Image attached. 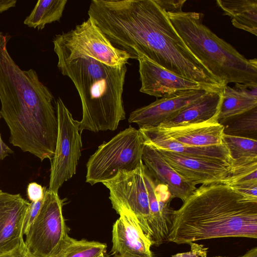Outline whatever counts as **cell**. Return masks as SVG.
Returning a JSON list of instances; mask_svg holds the SVG:
<instances>
[{
  "instance_id": "obj_1",
  "label": "cell",
  "mask_w": 257,
  "mask_h": 257,
  "mask_svg": "<svg viewBox=\"0 0 257 257\" xmlns=\"http://www.w3.org/2000/svg\"><path fill=\"white\" fill-rule=\"evenodd\" d=\"M95 22L115 47L134 59L145 56L208 91L225 86L190 51L157 0H106Z\"/></svg>"
},
{
  "instance_id": "obj_2",
  "label": "cell",
  "mask_w": 257,
  "mask_h": 257,
  "mask_svg": "<svg viewBox=\"0 0 257 257\" xmlns=\"http://www.w3.org/2000/svg\"><path fill=\"white\" fill-rule=\"evenodd\" d=\"M11 36L0 32V114L11 144L40 159L53 155L58 132L54 97L33 69L22 70L10 55Z\"/></svg>"
},
{
  "instance_id": "obj_3",
  "label": "cell",
  "mask_w": 257,
  "mask_h": 257,
  "mask_svg": "<svg viewBox=\"0 0 257 257\" xmlns=\"http://www.w3.org/2000/svg\"><path fill=\"white\" fill-rule=\"evenodd\" d=\"M230 237L257 238V200L216 183L197 188L175 210L168 242L189 244Z\"/></svg>"
},
{
  "instance_id": "obj_4",
  "label": "cell",
  "mask_w": 257,
  "mask_h": 257,
  "mask_svg": "<svg viewBox=\"0 0 257 257\" xmlns=\"http://www.w3.org/2000/svg\"><path fill=\"white\" fill-rule=\"evenodd\" d=\"M57 67L79 95L82 117L79 131H114L125 118L122 99L126 65L110 66L90 57L58 58Z\"/></svg>"
},
{
  "instance_id": "obj_5",
  "label": "cell",
  "mask_w": 257,
  "mask_h": 257,
  "mask_svg": "<svg viewBox=\"0 0 257 257\" xmlns=\"http://www.w3.org/2000/svg\"><path fill=\"white\" fill-rule=\"evenodd\" d=\"M165 11L190 51L225 86H257L256 59H246L218 37L203 24L202 13L183 12L182 6Z\"/></svg>"
},
{
  "instance_id": "obj_6",
  "label": "cell",
  "mask_w": 257,
  "mask_h": 257,
  "mask_svg": "<svg viewBox=\"0 0 257 257\" xmlns=\"http://www.w3.org/2000/svg\"><path fill=\"white\" fill-rule=\"evenodd\" d=\"M145 144L139 131L130 126L104 142L89 158L86 182L91 185L110 180L120 171H132L142 162Z\"/></svg>"
},
{
  "instance_id": "obj_7",
  "label": "cell",
  "mask_w": 257,
  "mask_h": 257,
  "mask_svg": "<svg viewBox=\"0 0 257 257\" xmlns=\"http://www.w3.org/2000/svg\"><path fill=\"white\" fill-rule=\"evenodd\" d=\"M57 58L72 60L90 57L110 66L126 65L133 56L115 47L92 20L89 18L67 32L53 39Z\"/></svg>"
},
{
  "instance_id": "obj_8",
  "label": "cell",
  "mask_w": 257,
  "mask_h": 257,
  "mask_svg": "<svg viewBox=\"0 0 257 257\" xmlns=\"http://www.w3.org/2000/svg\"><path fill=\"white\" fill-rule=\"evenodd\" d=\"M63 205L58 193L46 188L41 209L25 235V243L34 257H57L67 241Z\"/></svg>"
},
{
  "instance_id": "obj_9",
  "label": "cell",
  "mask_w": 257,
  "mask_h": 257,
  "mask_svg": "<svg viewBox=\"0 0 257 257\" xmlns=\"http://www.w3.org/2000/svg\"><path fill=\"white\" fill-rule=\"evenodd\" d=\"M58 122L57 141L51 162L48 189L58 193L64 182L76 174L82 147L79 121L73 118L63 100L56 101Z\"/></svg>"
},
{
  "instance_id": "obj_10",
  "label": "cell",
  "mask_w": 257,
  "mask_h": 257,
  "mask_svg": "<svg viewBox=\"0 0 257 257\" xmlns=\"http://www.w3.org/2000/svg\"><path fill=\"white\" fill-rule=\"evenodd\" d=\"M146 169L142 161L136 169L129 172L120 171L115 177L102 183L109 191V198L112 208L118 214L123 209L130 211L150 241L149 199L145 180Z\"/></svg>"
},
{
  "instance_id": "obj_11",
  "label": "cell",
  "mask_w": 257,
  "mask_h": 257,
  "mask_svg": "<svg viewBox=\"0 0 257 257\" xmlns=\"http://www.w3.org/2000/svg\"><path fill=\"white\" fill-rule=\"evenodd\" d=\"M157 150L176 172L195 185L227 184L232 167L227 163L191 158L170 151Z\"/></svg>"
},
{
  "instance_id": "obj_12",
  "label": "cell",
  "mask_w": 257,
  "mask_h": 257,
  "mask_svg": "<svg viewBox=\"0 0 257 257\" xmlns=\"http://www.w3.org/2000/svg\"><path fill=\"white\" fill-rule=\"evenodd\" d=\"M145 180L149 199L150 242L159 246L168 242L175 210L170 206L173 198L167 186L154 180L147 168Z\"/></svg>"
},
{
  "instance_id": "obj_13",
  "label": "cell",
  "mask_w": 257,
  "mask_h": 257,
  "mask_svg": "<svg viewBox=\"0 0 257 257\" xmlns=\"http://www.w3.org/2000/svg\"><path fill=\"white\" fill-rule=\"evenodd\" d=\"M138 60L142 93L162 98L182 91L205 89L198 83L176 75L145 56Z\"/></svg>"
},
{
  "instance_id": "obj_14",
  "label": "cell",
  "mask_w": 257,
  "mask_h": 257,
  "mask_svg": "<svg viewBox=\"0 0 257 257\" xmlns=\"http://www.w3.org/2000/svg\"><path fill=\"white\" fill-rule=\"evenodd\" d=\"M207 92L209 91L205 89L192 90L162 97L132 111L128 121L138 124L139 128L158 127Z\"/></svg>"
},
{
  "instance_id": "obj_15",
  "label": "cell",
  "mask_w": 257,
  "mask_h": 257,
  "mask_svg": "<svg viewBox=\"0 0 257 257\" xmlns=\"http://www.w3.org/2000/svg\"><path fill=\"white\" fill-rule=\"evenodd\" d=\"M112 230L113 257H153L152 244L143 232L137 219L129 211L122 210Z\"/></svg>"
},
{
  "instance_id": "obj_16",
  "label": "cell",
  "mask_w": 257,
  "mask_h": 257,
  "mask_svg": "<svg viewBox=\"0 0 257 257\" xmlns=\"http://www.w3.org/2000/svg\"><path fill=\"white\" fill-rule=\"evenodd\" d=\"M29 205L20 194L0 190V254L24 241L23 222Z\"/></svg>"
},
{
  "instance_id": "obj_17",
  "label": "cell",
  "mask_w": 257,
  "mask_h": 257,
  "mask_svg": "<svg viewBox=\"0 0 257 257\" xmlns=\"http://www.w3.org/2000/svg\"><path fill=\"white\" fill-rule=\"evenodd\" d=\"M139 130L144 144L155 149L170 151L191 158L221 161L231 166L229 151L224 144L206 147L190 146L168 137L157 127L140 128Z\"/></svg>"
},
{
  "instance_id": "obj_18",
  "label": "cell",
  "mask_w": 257,
  "mask_h": 257,
  "mask_svg": "<svg viewBox=\"0 0 257 257\" xmlns=\"http://www.w3.org/2000/svg\"><path fill=\"white\" fill-rule=\"evenodd\" d=\"M142 159L151 175L167 186L173 198H178L183 202L197 188L196 185L176 172L152 147L145 144Z\"/></svg>"
},
{
  "instance_id": "obj_19",
  "label": "cell",
  "mask_w": 257,
  "mask_h": 257,
  "mask_svg": "<svg viewBox=\"0 0 257 257\" xmlns=\"http://www.w3.org/2000/svg\"><path fill=\"white\" fill-rule=\"evenodd\" d=\"M156 127L168 137L188 146L206 147L223 144L224 126L216 119L197 123Z\"/></svg>"
},
{
  "instance_id": "obj_20",
  "label": "cell",
  "mask_w": 257,
  "mask_h": 257,
  "mask_svg": "<svg viewBox=\"0 0 257 257\" xmlns=\"http://www.w3.org/2000/svg\"><path fill=\"white\" fill-rule=\"evenodd\" d=\"M222 90L209 91L177 113L166 119L158 127L197 123L212 119L217 120L222 99Z\"/></svg>"
},
{
  "instance_id": "obj_21",
  "label": "cell",
  "mask_w": 257,
  "mask_h": 257,
  "mask_svg": "<svg viewBox=\"0 0 257 257\" xmlns=\"http://www.w3.org/2000/svg\"><path fill=\"white\" fill-rule=\"evenodd\" d=\"M257 107V86L228 85L222 90V99L217 117L223 124L229 119L243 114Z\"/></svg>"
},
{
  "instance_id": "obj_22",
  "label": "cell",
  "mask_w": 257,
  "mask_h": 257,
  "mask_svg": "<svg viewBox=\"0 0 257 257\" xmlns=\"http://www.w3.org/2000/svg\"><path fill=\"white\" fill-rule=\"evenodd\" d=\"M216 3L234 27L257 36V0H217Z\"/></svg>"
},
{
  "instance_id": "obj_23",
  "label": "cell",
  "mask_w": 257,
  "mask_h": 257,
  "mask_svg": "<svg viewBox=\"0 0 257 257\" xmlns=\"http://www.w3.org/2000/svg\"><path fill=\"white\" fill-rule=\"evenodd\" d=\"M222 142L229 151L232 170L257 162L256 140L223 134Z\"/></svg>"
},
{
  "instance_id": "obj_24",
  "label": "cell",
  "mask_w": 257,
  "mask_h": 257,
  "mask_svg": "<svg viewBox=\"0 0 257 257\" xmlns=\"http://www.w3.org/2000/svg\"><path fill=\"white\" fill-rule=\"evenodd\" d=\"M67 0H40L24 21L30 28L43 29L47 24L58 21L62 16Z\"/></svg>"
},
{
  "instance_id": "obj_25",
  "label": "cell",
  "mask_w": 257,
  "mask_h": 257,
  "mask_svg": "<svg viewBox=\"0 0 257 257\" xmlns=\"http://www.w3.org/2000/svg\"><path fill=\"white\" fill-rule=\"evenodd\" d=\"M107 245L86 239L76 240L69 236L57 257H100L106 253Z\"/></svg>"
},
{
  "instance_id": "obj_26",
  "label": "cell",
  "mask_w": 257,
  "mask_h": 257,
  "mask_svg": "<svg viewBox=\"0 0 257 257\" xmlns=\"http://www.w3.org/2000/svg\"><path fill=\"white\" fill-rule=\"evenodd\" d=\"M227 121L230 122L224 125V134L256 140L257 107Z\"/></svg>"
},
{
  "instance_id": "obj_27",
  "label": "cell",
  "mask_w": 257,
  "mask_h": 257,
  "mask_svg": "<svg viewBox=\"0 0 257 257\" xmlns=\"http://www.w3.org/2000/svg\"><path fill=\"white\" fill-rule=\"evenodd\" d=\"M257 162L232 170L228 178L229 186L251 181H257Z\"/></svg>"
},
{
  "instance_id": "obj_28",
  "label": "cell",
  "mask_w": 257,
  "mask_h": 257,
  "mask_svg": "<svg viewBox=\"0 0 257 257\" xmlns=\"http://www.w3.org/2000/svg\"><path fill=\"white\" fill-rule=\"evenodd\" d=\"M43 200L44 198L38 201L30 203L23 222V233L24 235H26L30 227L36 218L42 206Z\"/></svg>"
},
{
  "instance_id": "obj_29",
  "label": "cell",
  "mask_w": 257,
  "mask_h": 257,
  "mask_svg": "<svg viewBox=\"0 0 257 257\" xmlns=\"http://www.w3.org/2000/svg\"><path fill=\"white\" fill-rule=\"evenodd\" d=\"M244 197L257 200V181H251L230 186Z\"/></svg>"
},
{
  "instance_id": "obj_30",
  "label": "cell",
  "mask_w": 257,
  "mask_h": 257,
  "mask_svg": "<svg viewBox=\"0 0 257 257\" xmlns=\"http://www.w3.org/2000/svg\"><path fill=\"white\" fill-rule=\"evenodd\" d=\"M189 244L191 247L189 251L178 253L172 255V257H207V247L195 242H191Z\"/></svg>"
},
{
  "instance_id": "obj_31",
  "label": "cell",
  "mask_w": 257,
  "mask_h": 257,
  "mask_svg": "<svg viewBox=\"0 0 257 257\" xmlns=\"http://www.w3.org/2000/svg\"><path fill=\"white\" fill-rule=\"evenodd\" d=\"M45 187L36 182L29 184L27 187V195L29 199L31 202L38 201L42 199L44 196Z\"/></svg>"
},
{
  "instance_id": "obj_32",
  "label": "cell",
  "mask_w": 257,
  "mask_h": 257,
  "mask_svg": "<svg viewBox=\"0 0 257 257\" xmlns=\"http://www.w3.org/2000/svg\"><path fill=\"white\" fill-rule=\"evenodd\" d=\"M0 257H34L26 246L25 241L14 249L0 254Z\"/></svg>"
},
{
  "instance_id": "obj_33",
  "label": "cell",
  "mask_w": 257,
  "mask_h": 257,
  "mask_svg": "<svg viewBox=\"0 0 257 257\" xmlns=\"http://www.w3.org/2000/svg\"><path fill=\"white\" fill-rule=\"evenodd\" d=\"M1 117L0 114V118ZM12 153H13V151L3 141L0 133V160L4 159Z\"/></svg>"
},
{
  "instance_id": "obj_34",
  "label": "cell",
  "mask_w": 257,
  "mask_h": 257,
  "mask_svg": "<svg viewBox=\"0 0 257 257\" xmlns=\"http://www.w3.org/2000/svg\"><path fill=\"white\" fill-rule=\"evenodd\" d=\"M17 2L16 0H0V13L15 7Z\"/></svg>"
},
{
  "instance_id": "obj_35",
  "label": "cell",
  "mask_w": 257,
  "mask_h": 257,
  "mask_svg": "<svg viewBox=\"0 0 257 257\" xmlns=\"http://www.w3.org/2000/svg\"><path fill=\"white\" fill-rule=\"evenodd\" d=\"M241 257H257V247L251 249Z\"/></svg>"
},
{
  "instance_id": "obj_36",
  "label": "cell",
  "mask_w": 257,
  "mask_h": 257,
  "mask_svg": "<svg viewBox=\"0 0 257 257\" xmlns=\"http://www.w3.org/2000/svg\"><path fill=\"white\" fill-rule=\"evenodd\" d=\"M100 257H110V256H109L106 253H105L103 254H102L101 256H100Z\"/></svg>"
},
{
  "instance_id": "obj_37",
  "label": "cell",
  "mask_w": 257,
  "mask_h": 257,
  "mask_svg": "<svg viewBox=\"0 0 257 257\" xmlns=\"http://www.w3.org/2000/svg\"><path fill=\"white\" fill-rule=\"evenodd\" d=\"M215 257H223V256H215Z\"/></svg>"
}]
</instances>
